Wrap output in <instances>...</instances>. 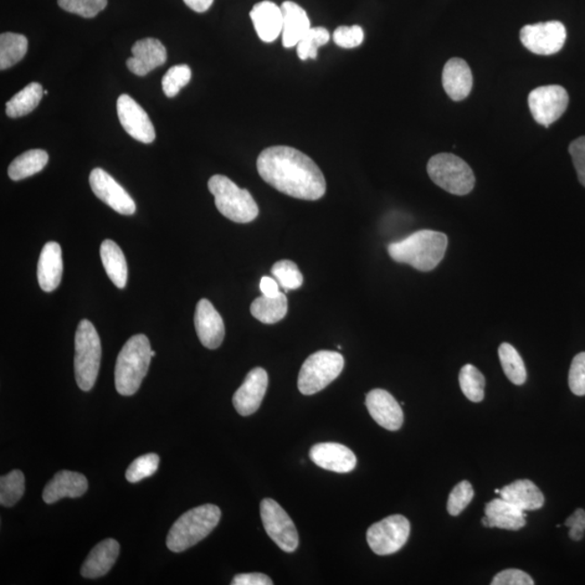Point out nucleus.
Returning <instances> with one entry per match:
<instances>
[{"label": "nucleus", "mask_w": 585, "mask_h": 585, "mask_svg": "<svg viewBox=\"0 0 585 585\" xmlns=\"http://www.w3.org/2000/svg\"><path fill=\"white\" fill-rule=\"evenodd\" d=\"M101 361V342L98 332L89 320H81L75 336V377L84 392L95 386Z\"/></svg>", "instance_id": "obj_6"}, {"label": "nucleus", "mask_w": 585, "mask_h": 585, "mask_svg": "<svg viewBox=\"0 0 585 585\" xmlns=\"http://www.w3.org/2000/svg\"><path fill=\"white\" fill-rule=\"evenodd\" d=\"M284 15L282 29V44L285 48L295 47L304 35L311 29L307 13L299 4L284 2L281 6Z\"/></svg>", "instance_id": "obj_26"}, {"label": "nucleus", "mask_w": 585, "mask_h": 585, "mask_svg": "<svg viewBox=\"0 0 585 585\" xmlns=\"http://www.w3.org/2000/svg\"><path fill=\"white\" fill-rule=\"evenodd\" d=\"M260 516L265 530L271 540L285 553H292L299 547L300 537L294 522L279 503L265 499L260 503Z\"/></svg>", "instance_id": "obj_10"}, {"label": "nucleus", "mask_w": 585, "mask_h": 585, "mask_svg": "<svg viewBox=\"0 0 585 585\" xmlns=\"http://www.w3.org/2000/svg\"><path fill=\"white\" fill-rule=\"evenodd\" d=\"M45 94L43 86L38 83H30L17 95L13 96L6 104V113L12 119L30 114L39 105Z\"/></svg>", "instance_id": "obj_31"}, {"label": "nucleus", "mask_w": 585, "mask_h": 585, "mask_svg": "<svg viewBox=\"0 0 585 585\" xmlns=\"http://www.w3.org/2000/svg\"><path fill=\"white\" fill-rule=\"evenodd\" d=\"M345 366L341 353L320 351L312 353L302 364L299 376V389L305 396L321 392L340 377Z\"/></svg>", "instance_id": "obj_8"}, {"label": "nucleus", "mask_w": 585, "mask_h": 585, "mask_svg": "<svg viewBox=\"0 0 585 585\" xmlns=\"http://www.w3.org/2000/svg\"><path fill=\"white\" fill-rule=\"evenodd\" d=\"M264 182L289 197L317 201L326 191L321 169L306 154L286 146L265 148L258 158Z\"/></svg>", "instance_id": "obj_1"}, {"label": "nucleus", "mask_w": 585, "mask_h": 585, "mask_svg": "<svg viewBox=\"0 0 585 585\" xmlns=\"http://www.w3.org/2000/svg\"><path fill=\"white\" fill-rule=\"evenodd\" d=\"M500 495L502 499L525 512L540 510L546 501L541 490L528 479L517 480L505 486Z\"/></svg>", "instance_id": "obj_27"}, {"label": "nucleus", "mask_w": 585, "mask_h": 585, "mask_svg": "<svg viewBox=\"0 0 585 585\" xmlns=\"http://www.w3.org/2000/svg\"><path fill=\"white\" fill-rule=\"evenodd\" d=\"M89 183L96 197L109 205L115 212L122 215L135 214V201L126 190L104 169L95 168L90 173Z\"/></svg>", "instance_id": "obj_13"}, {"label": "nucleus", "mask_w": 585, "mask_h": 585, "mask_svg": "<svg viewBox=\"0 0 585 585\" xmlns=\"http://www.w3.org/2000/svg\"><path fill=\"white\" fill-rule=\"evenodd\" d=\"M192 72L186 64L174 65L166 72L162 80L164 94L168 98L176 97L189 84Z\"/></svg>", "instance_id": "obj_38"}, {"label": "nucleus", "mask_w": 585, "mask_h": 585, "mask_svg": "<svg viewBox=\"0 0 585 585\" xmlns=\"http://www.w3.org/2000/svg\"><path fill=\"white\" fill-rule=\"evenodd\" d=\"M267 387H268V374L265 369L263 368L251 369L234 394L233 403L237 412L242 417H249L258 411L263 403Z\"/></svg>", "instance_id": "obj_15"}, {"label": "nucleus", "mask_w": 585, "mask_h": 585, "mask_svg": "<svg viewBox=\"0 0 585 585\" xmlns=\"http://www.w3.org/2000/svg\"><path fill=\"white\" fill-rule=\"evenodd\" d=\"M363 30L359 25H352V27L343 25V27L337 28L333 34V40L341 48H356L363 43Z\"/></svg>", "instance_id": "obj_42"}, {"label": "nucleus", "mask_w": 585, "mask_h": 585, "mask_svg": "<svg viewBox=\"0 0 585 585\" xmlns=\"http://www.w3.org/2000/svg\"><path fill=\"white\" fill-rule=\"evenodd\" d=\"M210 193L219 213L231 222L248 224L258 218L259 205L246 189H241L228 177L215 174L208 182Z\"/></svg>", "instance_id": "obj_5"}, {"label": "nucleus", "mask_w": 585, "mask_h": 585, "mask_svg": "<svg viewBox=\"0 0 585 585\" xmlns=\"http://www.w3.org/2000/svg\"><path fill=\"white\" fill-rule=\"evenodd\" d=\"M183 2L193 12L202 13L208 12L210 6H212L214 0H183Z\"/></svg>", "instance_id": "obj_49"}, {"label": "nucleus", "mask_w": 585, "mask_h": 585, "mask_svg": "<svg viewBox=\"0 0 585 585\" xmlns=\"http://www.w3.org/2000/svg\"><path fill=\"white\" fill-rule=\"evenodd\" d=\"M120 554V544L114 538L97 544L89 553L81 567V576L87 579H97L105 576L111 571Z\"/></svg>", "instance_id": "obj_25"}, {"label": "nucleus", "mask_w": 585, "mask_h": 585, "mask_svg": "<svg viewBox=\"0 0 585 585\" xmlns=\"http://www.w3.org/2000/svg\"><path fill=\"white\" fill-rule=\"evenodd\" d=\"M256 33L265 43L275 42L284 29V15L278 4L264 0L256 4L250 13Z\"/></svg>", "instance_id": "obj_21"}, {"label": "nucleus", "mask_w": 585, "mask_h": 585, "mask_svg": "<svg viewBox=\"0 0 585 585\" xmlns=\"http://www.w3.org/2000/svg\"><path fill=\"white\" fill-rule=\"evenodd\" d=\"M194 326L204 347L216 349L222 345L225 338L224 320L208 300L198 302Z\"/></svg>", "instance_id": "obj_17"}, {"label": "nucleus", "mask_w": 585, "mask_h": 585, "mask_svg": "<svg viewBox=\"0 0 585 585\" xmlns=\"http://www.w3.org/2000/svg\"><path fill=\"white\" fill-rule=\"evenodd\" d=\"M482 525L505 530H520L526 526V512L509 501L496 499L488 503Z\"/></svg>", "instance_id": "obj_20"}, {"label": "nucleus", "mask_w": 585, "mask_h": 585, "mask_svg": "<svg viewBox=\"0 0 585 585\" xmlns=\"http://www.w3.org/2000/svg\"><path fill=\"white\" fill-rule=\"evenodd\" d=\"M64 274L63 250L56 242L46 243L40 253L38 278V284L45 292L58 289Z\"/></svg>", "instance_id": "obj_23"}, {"label": "nucleus", "mask_w": 585, "mask_h": 585, "mask_svg": "<svg viewBox=\"0 0 585 585\" xmlns=\"http://www.w3.org/2000/svg\"><path fill=\"white\" fill-rule=\"evenodd\" d=\"M271 274L285 292L300 289L304 281L299 267L291 260H280L276 263L272 267Z\"/></svg>", "instance_id": "obj_37"}, {"label": "nucleus", "mask_w": 585, "mask_h": 585, "mask_svg": "<svg viewBox=\"0 0 585 585\" xmlns=\"http://www.w3.org/2000/svg\"><path fill=\"white\" fill-rule=\"evenodd\" d=\"M260 291L263 292V295L268 297H275L279 294V284L276 279L270 278V276H264L260 281Z\"/></svg>", "instance_id": "obj_48"}, {"label": "nucleus", "mask_w": 585, "mask_h": 585, "mask_svg": "<svg viewBox=\"0 0 585 585\" xmlns=\"http://www.w3.org/2000/svg\"><path fill=\"white\" fill-rule=\"evenodd\" d=\"M569 153L576 167L580 183L585 187V136L578 138L569 146Z\"/></svg>", "instance_id": "obj_45"}, {"label": "nucleus", "mask_w": 585, "mask_h": 585, "mask_svg": "<svg viewBox=\"0 0 585 585\" xmlns=\"http://www.w3.org/2000/svg\"><path fill=\"white\" fill-rule=\"evenodd\" d=\"M233 585H272L274 581L264 573H240L231 582Z\"/></svg>", "instance_id": "obj_47"}, {"label": "nucleus", "mask_w": 585, "mask_h": 585, "mask_svg": "<svg viewBox=\"0 0 585 585\" xmlns=\"http://www.w3.org/2000/svg\"><path fill=\"white\" fill-rule=\"evenodd\" d=\"M330 40V33L325 28H311L297 44V55L302 61L317 59L318 48Z\"/></svg>", "instance_id": "obj_36"}, {"label": "nucleus", "mask_w": 585, "mask_h": 585, "mask_svg": "<svg viewBox=\"0 0 585 585\" xmlns=\"http://www.w3.org/2000/svg\"><path fill=\"white\" fill-rule=\"evenodd\" d=\"M117 115L123 128L133 140L142 143L156 140V130L143 107L131 96L121 95L117 99Z\"/></svg>", "instance_id": "obj_14"}, {"label": "nucleus", "mask_w": 585, "mask_h": 585, "mask_svg": "<svg viewBox=\"0 0 585 585\" xmlns=\"http://www.w3.org/2000/svg\"><path fill=\"white\" fill-rule=\"evenodd\" d=\"M150 341L138 335L128 340L117 357L115 387L122 396H132L140 388L152 359Z\"/></svg>", "instance_id": "obj_3"}, {"label": "nucleus", "mask_w": 585, "mask_h": 585, "mask_svg": "<svg viewBox=\"0 0 585 585\" xmlns=\"http://www.w3.org/2000/svg\"><path fill=\"white\" fill-rule=\"evenodd\" d=\"M474 497V489L471 482L464 480L454 487L448 500V512L450 515L458 516L469 506Z\"/></svg>", "instance_id": "obj_41"}, {"label": "nucleus", "mask_w": 585, "mask_h": 585, "mask_svg": "<svg viewBox=\"0 0 585 585\" xmlns=\"http://www.w3.org/2000/svg\"><path fill=\"white\" fill-rule=\"evenodd\" d=\"M222 511L214 504L195 507L184 513L174 523L167 536V547L181 553L202 541L218 525Z\"/></svg>", "instance_id": "obj_4"}, {"label": "nucleus", "mask_w": 585, "mask_h": 585, "mask_svg": "<svg viewBox=\"0 0 585 585\" xmlns=\"http://www.w3.org/2000/svg\"><path fill=\"white\" fill-rule=\"evenodd\" d=\"M29 42L24 35L3 33L0 36V69L7 70L17 64L28 53Z\"/></svg>", "instance_id": "obj_32"}, {"label": "nucleus", "mask_w": 585, "mask_h": 585, "mask_svg": "<svg viewBox=\"0 0 585 585\" xmlns=\"http://www.w3.org/2000/svg\"><path fill=\"white\" fill-rule=\"evenodd\" d=\"M569 387L576 396H585V352L573 358L569 371Z\"/></svg>", "instance_id": "obj_43"}, {"label": "nucleus", "mask_w": 585, "mask_h": 585, "mask_svg": "<svg viewBox=\"0 0 585 585\" xmlns=\"http://www.w3.org/2000/svg\"><path fill=\"white\" fill-rule=\"evenodd\" d=\"M499 357L503 371L513 384L522 385L527 379V371L522 358L511 343H503L499 347Z\"/></svg>", "instance_id": "obj_33"}, {"label": "nucleus", "mask_w": 585, "mask_h": 585, "mask_svg": "<svg viewBox=\"0 0 585 585\" xmlns=\"http://www.w3.org/2000/svg\"><path fill=\"white\" fill-rule=\"evenodd\" d=\"M495 492H496V494H500L501 490L496 489Z\"/></svg>", "instance_id": "obj_50"}, {"label": "nucleus", "mask_w": 585, "mask_h": 585, "mask_svg": "<svg viewBox=\"0 0 585 585\" xmlns=\"http://www.w3.org/2000/svg\"><path fill=\"white\" fill-rule=\"evenodd\" d=\"M250 314L255 319L265 323V325H275L281 321L287 314V299L284 292H280L275 297H258L250 305Z\"/></svg>", "instance_id": "obj_29"}, {"label": "nucleus", "mask_w": 585, "mask_h": 585, "mask_svg": "<svg viewBox=\"0 0 585 585\" xmlns=\"http://www.w3.org/2000/svg\"><path fill=\"white\" fill-rule=\"evenodd\" d=\"M158 465H160V456L156 454L140 456L128 467L126 479L131 484H136L156 473Z\"/></svg>", "instance_id": "obj_39"}, {"label": "nucleus", "mask_w": 585, "mask_h": 585, "mask_svg": "<svg viewBox=\"0 0 585 585\" xmlns=\"http://www.w3.org/2000/svg\"><path fill=\"white\" fill-rule=\"evenodd\" d=\"M100 256L107 276L119 289H124L127 284V263L124 253L114 241L106 240L101 244Z\"/></svg>", "instance_id": "obj_28"}, {"label": "nucleus", "mask_w": 585, "mask_h": 585, "mask_svg": "<svg viewBox=\"0 0 585 585\" xmlns=\"http://www.w3.org/2000/svg\"><path fill=\"white\" fill-rule=\"evenodd\" d=\"M492 585H533L532 578L530 574L518 571V569H507L496 574Z\"/></svg>", "instance_id": "obj_44"}, {"label": "nucleus", "mask_w": 585, "mask_h": 585, "mask_svg": "<svg viewBox=\"0 0 585 585\" xmlns=\"http://www.w3.org/2000/svg\"><path fill=\"white\" fill-rule=\"evenodd\" d=\"M58 4L65 12L89 19L106 9L107 0H58Z\"/></svg>", "instance_id": "obj_40"}, {"label": "nucleus", "mask_w": 585, "mask_h": 585, "mask_svg": "<svg viewBox=\"0 0 585 585\" xmlns=\"http://www.w3.org/2000/svg\"><path fill=\"white\" fill-rule=\"evenodd\" d=\"M410 522L403 515H393L374 523L367 532V541L377 555H392L407 543L410 536Z\"/></svg>", "instance_id": "obj_9"}, {"label": "nucleus", "mask_w": 585, "mask_h": 585, "mask_svg": "<svg viewBox=\"0 0 585 585\" xmlns=\"http://www.w3.org/2000/svg\"><path fill=\"white\" fill-rule=\"evenodd\" d=\"M566 28L562 22L548 21L526 25L521 30V40L532 54L555 55L566 43Z\"/></svg>", "instance_id": "obj_12"}, {"label": "nucleus", "mask_w": 585, "mask_h": 585, "mask_svg": "<svg viewBox=\"0 0 585 585\" xmlns=\"http://www.w3.org/2000/svg\"><path fill=\"white\" fill-rule=\"evenodd\" d=\"M448 237L433 230H420L409 237L388 245V254L400 264L420 271H430L444 259Z\"/></svg>", "instance_id": "obj_2"}, {"label": "nucleus", "mask_w": 585, "mask_h": 585, "mask_svg": "<svg viewBox=\"0 0 585 585\" xmlns=\"http://www.w3.org/2000/svg\"><path fill=\"white\" fill-rule=\"evenodd\" d=\"M309 456L321 469L335 473H349L357 465L355 454L346 445L336 443L315 445L309 451Z\"/></svg>", "instance_id": "obj_18"}, {"label": "nucleus", "mask_w": 585, "mask_h": 585, "mask_svg": "<svg viewBox=\"0 0 585 585\" xmlns=\"http://www.w3.org/2000/svg\"><path fill=\"white\" fill-rule=\"evenodd\" d=\"M569 96L566 89L559 85L538 87L528 97V105L533 119L542 126L548 127L559 120L566 112Z\"/></svg>", "instance_id": "obj_11"}, {"label": "nucleus", "mask_w": 585, "mask_h": 585, "mask_svg": "<svg viewBox=\"0 0 585 585\" xmlns=\"http://www.w3.org/2000/svg\"><path fill=\"white\" fill-rule=\"evenodd\" d=\"M131 53V58L127 60V68L138 76H146L167 60L166 48L156 38L138 40L132 46Z\"/></svg>", "instance_id": "obj_19"}, {"label": "nucleus", "mask_w": 585, "mask_h": 585, "mask_svg": "<svg viewBox=\"0 0 585 585\" xmlns=\"http://www.w3.org/2000/svg\"><path fill=\"white\" fill-rule=\"evenodd\" d=\"M49 161L48 153L44 150H30L13 160L8 168L9 177L14 182L33 176L42 172Z\"/></svg>", "instance_id": "obj_30"}, {"label": "nucleus", "mask_w": 585, "mask_h": 585, "mask_svg": "<svg viewBox=\"0 0 585 585\" xmlns=\"http://www.w3.org/2000/svg\"><path fill=\"white\" fill-rule=\"evenodd\" d=\"M25 490V479L21 471L14 470L0 479V504L12 507L21 499Z\"/></svg>", "instance_id": "obj_35"}, {"label": "nucleus", "mask_w": 585, "mask_h": 585, "mask_svg": "<svg viewBox=\"0 0 585 585\" xmlns=\"http://www.w3.org/2000/svg\"><path fill=\"white\" fill-rule=\"evenodd\" d=\"M444 89L451 99L462 101L469 97L473 89V74L466 61L453 58L445 64L443 72Z\"/></svg>", "instance_id": "obj_24"}, {"label": "nucleus", "mask_w": 585, "mask_h": 585, "mask_svg": "<svg viewBox=\"0 0 585 585\" xmlns=\"http://www.w3.org/2000/svg\"><path fill=\"white\" fill-rule=\"evenodd\" d=\"M428 176L444 189L454 195L469 194L475 187V174L469 164L451 153H439L428 164Z\"/></svg>", "instance_id": "obj_7"}, {"label": "nucleus", "mask_w": 585, "mask_h": 585, "mask_svg": "<svg viewBox=\"0 0 585 585\" xmlns=\"http://www.w3.org/2000/svg\"><path fill=\"white\" fill-rule=\"evenodd\" d=\"M564 526L571 528L569 537L573 541L582 540L585 531V512L581 509L577 510L573 514L567 518Z\"/></svg>", "instance_id": "obj_46"}, {"label": "nucleus", "mask_w": 585, "mask_h": 585, "mask_svg": "<svg viewBox=\"0 0 585 585\" xmlns=\"http://www.w3.org/2000/svg\"><path fill=\"white\" fill-rule=\"evenodd\" d=\"M87 489H89V481L84 475L76 471H61L45 487L43 499L47 504H53L64 497L84 496Z\"/></svg>", "instance_id": "obj_22"}, {"label": "nucleus", "mask_w": 585, "mask_h": 585, "mask_svg": "<svg viewBox=\"0 0 585 585\" xmlns=\"http://www.w3.org/2000/svg\"><path fill=\"white\" fill-rule=\"evenodd\" d=\"M460 386L467 399L480 403L485 397L486 379L482 373L471 364H466L460 372Z\"/></svg>", "instance_id": "obj_34"}, {"label": "nucleus", "mask_w": 585, "mask_h": 585, "mask_svg": "<svg viewBox=\"0 0 585 585\" xmlns=\"http://www.w3.org/2000/svg\"><path fill=\"white\" fill-rule=\"evenodd\" d=\"M366 405L374 420L390 432H396L403 424L402 404L387 390L373 389L367 394Z\"/></svg>", "instance_id": "obj_16"}]
</instances>
